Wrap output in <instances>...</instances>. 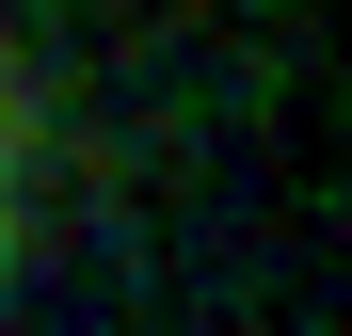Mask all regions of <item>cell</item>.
<instances>
[{
  "instance_id": "6da1fadb",
  "label": "cell",
  "mask_w": 352,
  "mask_h": 336,
  "mask_svg": "<svg viewBox=\"0 0 352 336\" xmlns=\"http://www.w3.org/2000/svg\"><path fill=\"white\" fill-rule=\"evenodd\" d=\"M0 160H16V128H0Z\"/></svg>"
}]
</instances>
